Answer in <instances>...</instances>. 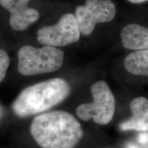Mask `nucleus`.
I'll use <instances>...</instances> for the list:
<instances>
[{
	"label": "nucleus",
	"mask_w": 148,
	"mask_h": 148,
	"mask_svg": "<svg viewBox=\"0 0 148 148\" xmlns=\"http://www.w3.org/2000/svg\"><path fill=\"white\" fill-rule=\"evenodd\" d=\"M30 133L42 148H75L84 131L71 114L54 110L35 116L30 125Z\"/></svg>",
	"instance_id": "obj_1"
},
{
	"label": "nucleus",
	"mask_w": 148,
	"mask_h": 148,
	"mask_svg": "<svg viewBox=\"0 0 148 148\" xmlns=\"http://www.w3.org/2000/svg\"><path fill=\"white\" fill-rule=\"evenodd\" d=\"M70 85L60 77L37 83L22 90L12 103L14 114L19 117L43 113L69 97Z\"/></svg>",
	"instance_id": "obj_2"
},
{
	"label": "nucleus",
	"mask_w": 148,
	"mask_h": 148,
	"mask_svg": "<svg viewBox=\"0 0 148 148\" xmlns=\"http://www.w3.org/2000/svg\"><path fill=\"white\" fill-rule=\"evenodd\" d=\"M64 56V51L58 47L24 45L18 52V71L25 76L52 73L62 67Z\"/></svg>",
	"instance_id": "obj_3"
},
{
	"label": "nucleus",
	"mask_w": 148,
	"mask_h": 148,
	"mask_svg": "<svg viewBox=\"0 0 148 148\" xmlns=\"http://www.w3.org/2000/svg\"><path fill=\"white\" fill-rule=\"evenodd\" d=\"M93 101L77 107L76 114L82 121L90 119L98 125H106L113 118L115 99L108 84L103 80L94 83L90 87Z\"/></svg>",
	"instance_id": "obj_4"
},
{
	"label": "nucleus",
	"mask_w": 148,
	"mask_h": 148,
	"mask_svg": "<svg viewBox=\"0 0 148 148\" xmlns=\"http://www.w3.org/2000/svg\"><path fill=\"white\" fill-rule=\"evenodd\" d=\"M116 14L115 5L111 0H86L84 5L75 8L74 16L80 34L89 36L97 24L112 21Z\"/></svg>",
	"instance_id": "obj_5"
},
{
	"label": "nucleus",
	"mask_w": 148,
	"mask_h": 148,
	"mask_svg": "<svg viewBox=\"0 0 148 148\" xmlns=\"http://www.w3.org/2000/svg\"><path fill=\"white\" fill-rule=\"evenodd\" d=\"M80 38L74 14H64L58 23L44 26L37 32V40L43 46L64 47L78 41Z\"/></svg>",
	"instance_id": "obj_6"
},
{
	"label": "nucleus",
	"mask_w": 148,
	"mask_h": 148,
	"mask_svg": "<svg viewBox=\"0 0 148 148\" xmlns=\"http://www.w3.org/2000/svg\"><path fill=\"white\" fill-rule=\"evenodd\" d=\"M30 0H0L1 7L10 14L9 23L14 30L23 31L39 19L36 9L28 6Z\"/></svg>",
	"instance_id": "obj_7"
},
{
	"label": "nucleus",
	"mask_w": 148,
	"mask_h": 148,
	"mask_svg": "<svg viewBox=\"0 0 148 148\" xmlns=\"http://www.w3.org/2000/svg\"><path fill=\"white\" fill-rule=\"evenodd\" d=\"M132 116L120 123L122 131L134 130L147 132L148 130V100L144 97H136L130 104Z\"/></svg>",
	"instance_id": "obj_8"
},
{
	"label": "nucleus",
	"mask_w": 148,
	"mask_h": 148,
	"mask_svg": "<svg viewBox=\"0 0 148 148\" xmlns=\"http://www.w3.org/2000/svg\"><path fill=\"white\" fill-rule=\"evenodd\" d=\"M123 47L130 50L148 49V29L143 25L130 23L123 27L121 32Z\"/></svg>",
	"instance_id": "obj_9"
},
{
	"label": "nucleus",
	"mask_w": 148,
	"mask_h": 148,
	"mask_svg": "<svg viewBox=\"0 0 148 148\" xmlns=\"http://www.w3.org/2000/svg\"><path fill=\"white\" fill-rule=\"evenodd\" d=\"M124 66L129 73L135 75H148V49L134 51L127 55Z\"/></svg>",
	"instance_id": "obj_10"
},
{
	"label": "nucleus",
	"mask_w": 148,
	"mask_h": 148,
	"mask_svg": "<svg viewBox=\"0 0 148 148\" xmlns=\"http://www.w3.org/2000/svg\"><path fill=\"white\" fill-rule=\"evenodd\" d=\"M9 65L10 58L8 53L4 49H0V82H2L5 78Z\"/></svg>",
	"instance_id": "obj_11"
},
{
	"label": "nucleus",
	"mask_w": 148,
	"mask_h": 148,
	"mask_svg": "<svg viewBox=\"0 0 148 148\" xmlns=\"http://www.w3.org/2000/svg\"><path fill=\"white\" fill-rule=\"evenodd\" d=\"M138 142L143 147L147 148V132H142L138 136Z\"/></svg>",
	"instance_id": "obj_12"
},
{
	"label": "nucleus",
	"mask_w": 148,
	"mask_h": 148,
	"mask_svg": "<svg viewBox=\"0 0 148 148\" xmlns=\"http://www.w3.org/2000/svg\"><path fill=\"white\" fill-rule=\"evenodd\" d=\"M127 1H129L130 2L132 3H140L145 2V1H147V0H127Z\"/></svg>",
	"instance_id": "obj_13"
},
{
	"label": "nucleus",
	"mask_w": 148,
	"mask_h": 148,
	"mask_svg": "<svg viewBox=\"0 0 148 148\" xmlns=\"http://www.w3.org/2000/svg\"><path fill=\"white\" fill-rule=\"evenodd\" d=\"M127 148H138V147H136V146L134 145V144L129 143L128 145H127Z\"/></svg>",
	"instance_id": "obj_14"
}]
</instances>
